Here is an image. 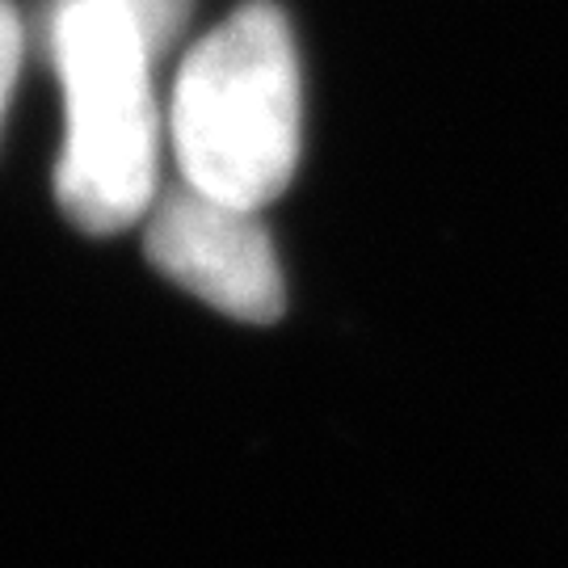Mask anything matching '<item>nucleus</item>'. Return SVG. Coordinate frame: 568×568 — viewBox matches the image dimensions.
Here are the masks:
<instances>
[{
	"mask_svg": "<svg viewBox=\"0 0 568 568\" xmlns=\"http://www.w3.org/2000/svg\"><path fill=\"white\" fill-rule=\"evenodd\" d=\"M51 55L68 105L55 199L89 236L126 232L156 203V55L122 0H60Z\"/></svg>",
	"mask_w": 568,
	"mask_h": 568,
	"instance_id": "f03ea898",
	"label": "nucleus"
},
{
	"mask_svg": "<svg viewBox=\"0 0 568 568\" xmlns=\"http://www.w3.org/2000/svg\"><path fill=\"white\" fill-rule=\"evenodd\" d=\"M148 262L169 283L232 321L270 325L286 307L283 270L257 211L211 199L194 185L169 190L148 211Z\"/></svg>",
	"mask_w": 568,
	"mask_h": 568,
	"instance_id": "7ed1b4c3",
	"label": "nucleus"
},
{
	"mask_svg": "<svg viewBox=\"0 0 568 568\" xmlns=\"http://www.w3.org/2000/svg\"><path fill=\"white\" fill-rule=\"evenodd\" d=\"M122 4L131 9V18L140 21L152 55H164V47L182 30L185 9H190V0H122Z\"/></svg>",
	"mask_w": 568,
	"mask_h": 568,
	"instance_id": "20e7f679",
	"label": "nucleus"
},
{
	"mask_svg": "<svg viewBox=\"0 0 568 568\" xmlns=\"http://www.w3.org/2000/svg\"><path fill=\"white\" fill-rule=\"evenodd\" d=\"M300 60L283 9L248 0L178 72L169 135L185 185L262 211L300 164Z\"/></svg>",
	"mask_w": 568,
	"mask_h": 568,
	"instance_id": "f257e3e1",
	"label": "nucleus"
},
{
	"mask_svg": "<svg viewBox=\"0 0 568 568\" xmlns=\"http://www.w3.org/2000/svg\"><path fill=\"white\" fill-rule=\"evenodd\" d=\"M21 68V18L9 0H0V119H4V105L13 93Z\"/></svg>",
	"mask_w": 568,
	"mask_h": 568,
	"instance_id": "39448f33",
	"label": "nucleus"
}]
</instances>
